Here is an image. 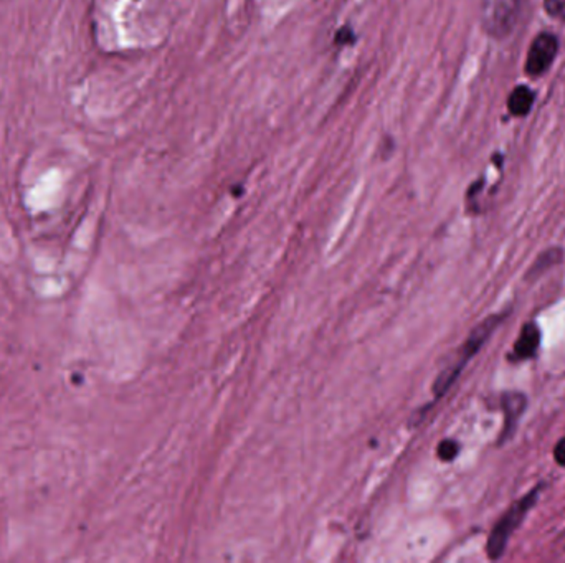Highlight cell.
Segmentation results:
<instances>
[{"label": "cell", "instance_id": "obj_1", "mask_svg": "<svg viewBox=\"0 0 565 563\" xmlns=\"http://www.w3.org/2000/svg\"><path fill=\"white\" fill-rule=\"evenodd\" d=\"M508 314H510L508 311L491 314L486 317L485 321L479 322L473 331L469 332V336L463 342V346L458 349L455 360L449 366L445 367L439 372L437 380L433 382L431 390L437 398H441V397L449 394V388L455 385L458 377L461 376V372L465 370L468 362L475 357L479 350L483 349V346L493 336L494 331L501 326L502 321L508 317Z\"/></svg>", "mask_w": 565, "mask_h": 563}, {"label": "cell", "instance_id": "obj_2", "mask_svg": "<svg viewBox=\"0 0 565 563\" xmlns=\"http://www.w3.org/2000/svg\"><path fill=\"white\" fill-rule=\"evenodd\" d=\"M544 489V483L534 486L528 494H524L520 501L514 502L510 509L502 514L501 518L496 522L493 530L489 532L488 542H486V555L491 560H499L506 547L511 540L512 534L520 528L530 510L536 506V502L540 498V492Z\"/></svg>", "mask_w": 565, "mask_h": 563}, {"label": "cell", "instance_id": "obj_3", "mask_svg": "<svg viewBox=\"0 0 565 563\" xmlns=\"http://www.w3.org/2000/svg\"><path fill=\"white\" fill-rule=\"evenodd\" d=\"M524 0H483L481 20L486 34L493 38L510 35L520 15Z\"/></svg>", "mask_w": 565, "mask_h": 563}, {"label": "cell", "instance_id": "obj_4", "mask_svg": "<svg viewBox=\"0 0 565 563\" xmlns=\"http://www.w3.org/2000/svg\"><path fill=\"white\" fill-rule=\"evenodd\" d=\"M559 46H560L559 38L552 32H540L534 36L524 63L526 75L530 78L546 75L550 70L552 63L556 62Z\"/></svg>", "mask_w": 565, "mask_h": 563}, {"label": "cell", "instance_id": "obj_5", "mask_svg": "<svg viewBox=\"0 0 565 563\" xmlns=\"http://www.w3.org/2000/svg\"><path fill=\"white\" fill-rule=\"evenodd\" d=\"M502 420L501 433L498 438V445L502 447L516 435V429L520 427V417L528 408V397L522 392H504L499 398Z\"/></svg>", "mask_w": 565, "mask_h": 563}, {"label": "cell", "instance_id": "obj_6", "mask_svg": "<svg viewBox=\"0 0 565 563\" xmlns=\"http://www.w3.org/2000/svg\"><path fill=\"white\" fill-rule=\"evenodd\" d=\"M540 342H542V332L539 329L538 324L534 321L526 322L522 326L514 346H512L508 360L511 364H520L526 360H532L538 356Z\"/></svg>", "mask_w": 565, "mask_h": 563}, {"label": "cell", "instance_id": "obj_7", "mask_svg": "<svg viewBox=\"0 0 565 563\" xmlns=\"http://www.w3.org/2000/svg\"><path fill=\"white\" fill-rule=\"evenodd\" d=\"M536 103V91L528 85H518L508 98V111L514 117L528 116Z\"/></svg>", "mask_w": 565, "mask_h": 563}, {"label": "cell", "instance_id": "obj_8", "mask_svg": "<svg viewBox=\"0 0 565 563\" xmlns=\"http://www.w3.org/2000/svg\"><path fill=\"white\" fill-rule=\"evenodd\" d=\"M564 259V250L560 246H550L548 250L542 251L536 261L530 265L526 271V281H536L542 275H546L549 269L554 268Z\"/></svg>", "mask_w": 565, "mask_h": 563}, {"label": "cell", "instance_id": "obj_9", "mask_svg": "<svg viewBox=\"0 0 565 563\" xmlns=\"http://www.w3.org/2000/svg\"><path fill=\"white\" fill-rule=\"evenodd\" d=\"M459 453V443L455 439H443L437 447V457L441 461H453Z\"/></svg>", "mask_w": 565, "mask_h": 563}, {"label": "cell", "instance_id": "obj_10", "mask_svg": "<svg viewBox=\"0 0 565 563\" xmlns=\"http://www.w3.org/2000/svg\"><path fill=\"white\" fill-rule=\"evenodd\" d=\"M544 10L549 17L565 20V0H544Z\"/></svg>", "mask_w": 565, "mask_h": 563}, {"label": "cell", "instance_id": "obj_11", "mask_svg": "<svg viewBox=\"0 0 565 563\" xmlns=\"http://www.w3.org/2000/svg\"><path fill=\"white\" fill-rule=\"evenodd\" d=\"M552 455H554V461H556L557 465L560 466V467H565V437L557 441Z\"/></svg>", "mask_w": 565, "mask_h": 563}]
</instances>
